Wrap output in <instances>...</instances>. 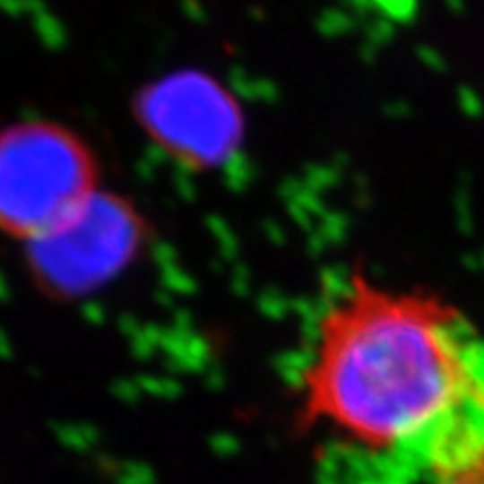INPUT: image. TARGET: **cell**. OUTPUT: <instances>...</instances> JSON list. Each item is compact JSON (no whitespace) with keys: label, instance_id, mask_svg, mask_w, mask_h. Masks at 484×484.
<instances>
[{"label":"cell","instance_id":"6da1fadb","mask_svg":"<svg viewBox=\"0 0 484 484\" xmlns=\"http://www.w3.org/2000/svg\"><path fill=\"white\" fill-rule=\"evenodd\" d=\"M291 403L323 457L451 464L484 442V339L446 300L354 273L314 318Z\"/></svg>","mask_w":484,"mask_h":484},{"label":"cell","instance_id":"7a4b0ae2","mask_svg":"<svg viewBox=\"0 0 484 484\" xmlns=\"http://www.w3.org/2000/svg\"><path fill=\"white\" fill-rule=\"evenodd\" d=\"M79 186V164L65 143L52 137L7 134L0 139V220L48 218Z\"/></svg>","mask_w":484,"mask_h":484},{"label":"cell","instance_id":"3957f363","mask_svg":"<svg viewBox=\"0 0 484 484\" xmlns=\"http://www.w3.org/2000/svg\"><path fill=\"white\" fill-rule=\"evenodd\" d=\"M393 484H484V442L451 464L415 471Z\"/></svg>","mask_w":484,"mask_h":484}]
</instances>
